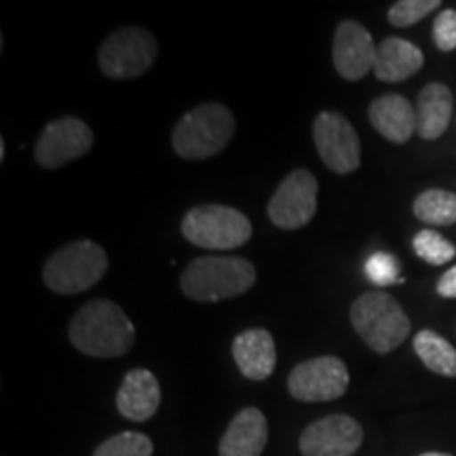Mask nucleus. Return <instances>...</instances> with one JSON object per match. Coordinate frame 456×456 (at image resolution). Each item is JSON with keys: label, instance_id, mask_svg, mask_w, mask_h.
Returning a JSON list of instances; mask_svg holds the SVG:
<instances>
[{"label": "nucleus", "instance_id": "nucleus-14", "mask_svg": "<svg viewBox=\"0 0 456 456\" xmlns=\"http://www.w3.org/2000/svg\"><path fill=\"white\" fill-rule=\"evenodd\" d=\"M161 406V387L157 376L146 368H135L125 374L117 393V410L134 423H146Z\"/></svg>", "mask_w": 456, "mask_h": 456}, {"label": "nucleus", "instance_id": "nucleus-15", "mask_svg": "<svg viewBox=\"0 0 456 456\" xmlns=\"http://www.w3.org/2000/svg\"><path fill=\"white\" fill-rule=\"evenodd\" d=\"M232 357L245 379L249 380H266L275 372L277 366V349L275 338L269 330L252 328L237 334L232 340Z\"/></svg>", "mask_w": 456, "mask_h": 456}, {"label": "nucleus", "instance_id": "nucleus-27", "mask_svg": "<svg viewBox=\"0 0 456 456\" xmlns=\"http://www.w3.org/2000/svg\"><path fill=\"white\" fill-rule=\"evenodd\" d=\"M436 289L442 298H456V266L444 273Z\"/></svg>", "mask_w": 456, "mask_h": 456}, {"label": "nucleus", "instance_id": "nucleus-19", "mask_svg": "<svg viewBox=\"0 0 456 456\" xmlns=\"http://www.w3.org/2000/svg\"><path fill=\"white\" fill-rule=\"evenodd\" d=\"M452 117V94L444 83H429L416 100V131L423 140H437L446 134Z\"/></svg>", "mask_w": 456, "mask_h": 456}, {"label": "nucleus", "instance_id": "nucleus-4", "mask_svg": "<svg viewBox=\"0 0 456 456\" xmlns=\"http://www.w3.org/2000/svg\"><path fill=\"white\" fill-rule=\"evenodd\" d=\"M349 315L359 338L379 355H387L402 346L412 330V323L402 305L385 292L357 296Z\"/></svg>", "mask_w": 456, "mask_h": 456}, {"label": "nucleus", "instance_id": "nucleus-20", "mask_svg": "<svg viewBox=\"0 0 456 456\" xmlns=\"http://www.w3.org/2000/svg\"><path fill=\"white\" fill-rule=\"evenodd\" d=\"M414 353L433 374L448 376V379L456 376V349L442 334L420 330L414 336Z\"/></svg>", "mask_w": 456, "mask_h": 456}, {"label": "nucleus", "instance_id": "nucleus-10", "mask_svg": "<svg viewBox=\"0 0 456 456\" xmlns=\"http://www.w3.org/2000/svg\"><path fill=\"white\" fill-rule=\"evenodd\" d=\"M317 178L309 169L289 171L271 197L266 208L269 220L283 231L306 226L317 214Z\"/></svg>", "mask_w": 456, "mask_h": 456}, {"label": "nucleus", "instance_id": "nucleus-26", "mask_svg": "<svg viewBox=\"0 0 456 456\" xmlns=\"http://www.w3.org/2000/svg\"><path fill=\"white\" fill-rule=\"evenodd\" d=\"M433 43L436 47L450 53L456 49V11L454 9H444L440 15L433 21Z\"/></svg>", "mask_w": 456, "mask_h": 456}, {"label": "nucleus", "instance_id": "nucleus-6", "mask_svg": "<svg viewBox=\"0 0 456 456\" xmlns=\"http://www.w3.org/2000/svg\"><path fill=\"white\" fill-rule=\"evenodd\" d=\"M182 235L203 249H235L252 239V222L228 205H199L182 218Z\"/></svg>", "mask_w": 456, "mask_h": 456}, {"label": "nucleus", "instance_id": "nucleus-23", "mask_svg": "<svg viewBox=\"0 0 456 456\" xmlns=\"http://www.w3.org/2000/svg\"><path fill=\"white\" fill-rule=\"evenodd\" d=\"M412 248L420 260H425L427 265L433 266L446 265V262H450L456 256L454 243L448 241L446 237H442L437 231H431V228L416 232V237L412 239Z\"/></svg>", "mask_w": 456, "mask_h": 456}, {"label": "nucleus", "instance_id": "nucleus-8", "mask_svg": "<svg viewBox=\"0 0 456 456\" xmlns=\"http://www.w3.org/2000/svg\"><path fill=\"white\" fill-rule=\"evenodd\" d=\"M288 389L298 402H334L349 389V370L334 355L306 359L289 372Z\"/></svg>", "mask_w": 456, "mask_h": 456}, {"label": "nucleus", "instance_id": "nucleus-24", "mask_svg": "<svg viewBox=\"0 0 456 456\" xmlns=\"http://www.w3.org/2000/svg\"><path fill=\"white\" fill-rule=\"evenodd\" d=\"M399 260L389 252H374L363 265V273H366L368 281L376 285V288H387V285L403 283L399 277Z\"/></svg>", "mask_w": 456, "mask_h": 456}, {"label": "nucleus", "instance_id": "nucleus-29", "mask_svg": "<svg viewBox=\"0 0 456 456\" xmlns=\"http://www.w3.org/2000/svg\"><path fill=\"white\" fill-rule=\"evenodd\" d=\"M420 456H452V454H446V452H425Z\"/></svg>", "mask_w": 456, "mask_h": 456}, {"label": "nucleus", "instance_id": "nucleus-1", "mask_svg": "<svg viewBox=\"0 0 456 456\" xmlns=\"http://www.w3.org/2000/svg\"><path fill=\"white\" fill-rule=\"evenodd\" d=\"M68 336L89 357H121L134 346L135 328L117 302L100 298L74 313Z\"/></svg>", "mask_w": 456, "mask_h": 456}, {"label": "nucleus", "instance_id": "nucleus-22", "mask_svg": "<svg viewBox=\"0 0 456 456\" xmlns=\"http://www.w3.org/2000/svg\"><path fill=\"white\" fill-rule=\"evenodd\" d=\"M151 437L140 431H121L94 450V456H152Z\"/></svg>", "mask_w": 456, "mask_h": 456}, {"label": "nucleus", "instance_id": "nucleus-2", "mask_svg": "<svg viewBox=\"0 0 456 456\" xmlns=\"http://www.w3.org/2000/svg\"><path fill=\"white\" fill-rule=\"evenodd\" d=\"M256 266L239 256H201L188 262L180 275V288L195 302H220L252 289Z\"/></svg>", "mask_w": 456, "mask_h": 456}, {"label": "nucleus", "instance_id": "nucleus-18", "mask_svg": "<svg viewBox=\"0 0 456 456\" xmlns=\"http://www.w3.org/2000/svg\"><path fill=\"white\" fill-rule=\"evenodd\" d=\"M425 64L423 51L406 38L389 37L379 45L374 61V77L383 83H402L414 77Z\"/></svg>", "mask_w": 456, "mask_h": 456}, {"label": "nucleus", "instance_id": "nucleus-28", "mask_svg": "<svg viewBox=\"0 0 456 456\" xmlns=\"http://www.w3.org/2000/svg\"><path fill=\"white\" fill-rule=\"evenodd\" d=\"M4 152H7V144H4V140L0 138V159H4Z\"/></svg>", "mask_w": 456, "mask_h": 456}, {"label": "nucleus", "instance_id": "nucleus-21", "mask_svg": "<svg viewBox=\"0 0 456 456\" xmlns=\"http://www.w3.org/2000/svg\"><path fill=\"white\" fill-rule=\"evenodd\" d=\"M412 212L416 218L431 226L456 224V192L431 188L414 199Z\"/></svg>", "mask_w": 456, "mask_h": 456}, {"label": "nucleus", "instance_id": "nucleus-25", "mask_svg": "<svg viewBox=\"0 0 456 456\" xmlns=\"http://www.w3.org/2000/svg\"><path fill=\"white\" fill-rule=\"evenodd\" d=\"M440 0H399L389 9V24L395 28H410L440 9Z\"/></svg>", "mask_w": 456, "mask_h": 456}, {"label": "nucleus", "instance_id": "nucleus-12", "mask_svg": "<svg viewBox=\"0 0 456 456\" xmlns=\"http://www.w3.org/2000/svg\"><path fill=\"white\" fill-rule=\"evenodd\" d=\"M362 444L363 429L353 416L330 414L302 431L298 446L305 456H353Z\"/></svg>", "mask_w": 456, "mask_h": 456}, {"label": "nucleus", "instance_id": "nucleus-11", "mask_svg": "<svg viewBox=\"0 0 456 456\" xmlns=\"http://www.w3.org/2000/svg\"><path fill=\"white\" fill-rule=\"evenodd\" d=\"M94 142V129L81 118H57V121H51L38 135L34 159L45 169L64 167L70 161H77V159L87 155Z\"/></svg>", "mask_w": 456, "mask_h": 456}, {"label": "nucleus", "instance_id": "nucleus-5", "mask_svg": "<svg viewBox=\"0 0 456 456\" xmlns=\"http://www.w3.org/2000/svg\"><path fill=\"white\" fill-rule=\"evenodd\" d=\"M108 256L98 243L81 239L60 248L43 266V281L51 292L81 294L102 281Z\"/></svg>", "mask_w": 456, "mask_h": 456}, {"label": "nucleus", "instance_id": "nucleus-17", "mask_svg": "<svg viewBox=\"0 0 456 456\" xmlns=\"http://www.w3.org/2000/svg\"><path fill=\"white\" fill-rule=\"evenodd\" d=\"M372 127L393 144H406L416 131V108L397 94L380 95L368 108Z\"/></svg>", "mask_w": 456, "mask_h": 456}, {"label": "nucleus", "instance_id": "nucleus-16", "mask_svg": "<svg viewBox=\"0 0 456 456\" xmlns=\"http://www.w3.org/2000/svg\"><path fill=\"white\" fill-rule=\"evenodd\" d=\"M269 442V423L258 408H243L222 436L220 456H262Z\"/></svg>", "mask_w": 456, "mask_h": 456}, {"label": "nucleus", "instance_id": "nucleus-7", "mask_svg": "<svg viewBox=\"0 0 456 456\" xmlns=\"http://www.w3.org/2000/svg\"><path fill=\"white\" fill-rule=\"evenodd\" d=\"M159 43L155 34L138 26L112 32L98 51V64L106 77L117 81L138 78L155 64Z\"/></svg>", "mask_w": 456, "mask_h": 456}, {"label": "nucleus", "instance_id": "nucleus-3", "mask_svg": "<svg viewBox=\"0 0 456 456\" xmlns=\"http://www.w3.org/2000/svg\"><path fill=\"white\" fill-rule=\"evenodd\" d=\"M235 135V117L226 106L208 102L180 118L171 134V148L186 161H203L224 151Z\"/></svg>", "mask_w": 456, "mask_h": 456}, {"label": "nucleus", "instance_id": "nucleus-13", "mask_svg": "<svg viewBox=\"0 0 456 456\" xmlns=\"http://www.w3.org/2000/svg\"><path fill=\"white\" fill-rule=\"evenodd\" d=\"M376 51H379V45L359 21L345 20L336 28L332 60L336 72L345 81H362L370 70H374Z\"/></svg>", "mask_w": 456, "mask_h": 456}, {"label": "nucleus", "instance_id": "nucleus-9", "mask_svg": "<svg viewBox=\"0 0 456 456\" xmlns=\"http://www.w3.org/2000/svg\"><path fill=\"white\" fill-rule=\"evenodd\" d=\"M313 142L322 161L334 174H351L362 163L359 135L345 114L334 110L319 112L313 123Z\"/></svg>", "mask_w": 456, "mask_h": 456}]
</instances>
